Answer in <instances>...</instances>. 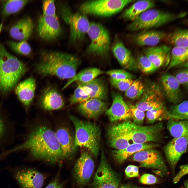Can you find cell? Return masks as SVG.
<instances>
[{
	"instance_id": "obj_11",
	"label": "cell",
	"mask_w": 188,
	"mask_h": 188,
	"mask_svg": "<svg viewBox=\"0 0 188 188\" xmlns=\"http://www.w3.org/2000/svg\"><path fill=\"white\" fill-rule=\"evenodd\" d=\"M133 161L139 163L142 167L157 169L163 174L168 173L167 168L160 153L154 148L142 150L133 155Z\"/></svg>"
},
{
	"instance_id": "obj_31",
	"label": "cell",
	"mask_w": 188,
	"mask_h": 188,
	"mask_svg": "<svg viewBox=\"0 0 188 188\" xmlns=\"http://www.w3.org/2000/svg\"><path fill=\"white\" fill-rule=\"evenodd\" d=\"M78 83L83 86L90 98L102 100L107 98V87L102 80L96 78L88 82Z\"/></svg>"
},
{
	"instance_id": "obj_19",
	"label": "cell",
	"mask_w": 188,
	"mask_h": 188,
	"mask_svg": "<svg viewBox=\"0 0 188 188\" xmlns=\"http://www.w3.org/2000/svg\"><path fill=\"white\" fill-rule=\"evenodd\" d=\"M63 158L69 159L74 155L77 147L75 139L69 129L64 127L59 128L55 132Z\"/></svg>"
},
{
	"instance_id": "obj_36",
	"label": "cell",
	"mask_w": 188,
	"mask_h": 188,
	"mask_svg": "<svg viewBox=\"0 0 188 188\" xmlns=\"http://www.w3.org/2000/svg\"><path fill=\"white\" fill-rule=\"evenodd\" d=\"M170 61L167 70L187 61L188 48L174 46L171 49Z\"/></svg>"
},
{
	"instance_id": "obj_16",
	"label": "cell",
	"mask_w": 188,
	"mask_h": 188,
	"mask_svg": "<svg viewBox=\"0 0 188 188\" xmlns=\"http://www.w3.org/2000/svg\"><path fill=\"white\" fill-rule=\"evenodd\" d=\"M188 136L174 138L165 146L164 151L168 161L174 168L187 147Z\"/></svg>"
},
{
	"instance_id": "obj_25",
	"label": "cell",
	"mask_w": 188,
	"mask_h": 188,
	"mask_svg": "<svg viewBox=\"0 0 188 188\" xmlns=\"http://www.w3.org/2000/svg\"><path fill=\"white\" fill-rule=\"evenodd\" d=\"M34 24L29 17H26L17 21L10 28L11 36L16 40L26 41L30 37L33 31Z\"/></svg>"
},
{
	"instance_id": "obj_18",
	"label": "cell",
	"mask_w": 188,
	"mask_h": 188,
	"mask_svg": "<svg viewBox=\"0 0 188 188\" xmlns=\"http://www.w3.org/2000/svg\"><path fill=\"white\" fill-rule=\"evenodd\" d=\"M113 102L106 114L112 122L124 120L131 118L129 106L126 103L121 95L119 93L113 94Z\"/></svg>"
},
{
	"instance_id": "obj_46",
	"label": "cell",
	"mask_w": 188,
	"mask_h": 188,
	"mask_svg": "<svg viewBox=\"0 0 188 188\" xmlns=\"http://www.w3.org/2000/svg\"><path fill=\"white\" fill-rule=\"evenodd\" d=\"M43 15L48 16H56L54 0H44L42 4Z\"/></svg>"
},
{
	"instance_id": "obj_5",
	"label": "cell",
	"mask_w": 188,
	"mask_h": 188,
	"mask_svg": "<svg viewBox=\"0 0 188 188\" xmlns=\"http://www.w3.org/2000/svg\"><path fill=\"white\" fill-rule=\"evenodd\" d=\"M186 15L185 12L175 14L160 10L151 8L144 11L127 26L131 31L149 30L158 27Z\"/></svg>"
},
{
	"instance_id": "obj_39",
	"label": "cell",
	"mask_w": 188,
	"mask_h": 188,
	"mask_svg": "<svg viewBox=\"0 0 188 188\" xmlns=\"http://www.w3.org/2000/svg\"><path fill=\"white\" fill-rule=\"evenodd\" d=\"M145 88L142 83L139 80L134 81L124 93L125 96L132 99L140 98L143 94Z\"/></svg>"
},
{
	"instance_id": "obj_53",
	"label": "cell",
	"mask_w": 188,
	"mask_h": 188,
	"mask_svg": "<svg viewBox=\"0 0 188 188\" xmlns=\"http://www.w3.org/2000/svg\"><path fill=\"white\" fill-rule=\"evenodd\" d=\"M183 188V187H182V188Z\"/></svg>"
},
{
	"instance_id": "obj_14",
	"label": "cell",
	"mask_w": 188,
	"mask_h": 188,
	"mask_svg": "<svg viewBox=\"0 0 188 188\" xmlns=\"http://www.w3.org/2000/svg\"><path fill=\"white\" fill-rule=\"evenodd\" d=\"M16 137V124L7 111L0 109V150L8 148Z\"/></svg>"
},
{
	"instance_id": "obj_24",
	"label": "cell",
	"mask_w": 188,
	"mask_h": 188,
	"mask_svg": "<svg viewBox=\"0 0 188 188\" xmlns=\"http://www.w3.org/2000/svg\"><path fill=\"white\" fill-rule=\"evenodd\" d=\"M166 34L163 31L149 30H142L134 35L132 40L138 46H155L164 39Z\"/></svg>"
},
{
	"instance_id": "obj_12",
	"label": "cell",
	"mask_w": 188,
	"mask_h": 188,
	"mask_svg": "<svg viewBox=\"0 0 188 188\" xmlns=\"http://www.w3.org/2000/svg\"><path fill=\"white\" fill-rule=\"evenodd\" d=\"M141 97L135 106L144 112L164 106L163 94L159 86L155 84H152L145 89Z\"/></svg>"
},
{
	"instance_id": "obj_33",
	"label": "cell",
	"mask_w": 188,
	"mask_h": 188,
	"mask_svg": "<svg viewBox=\"0 0 188 188\" xmlns=\"http://www.w3.org/2000/svg\"><path fill=\"white\" fill-rule=\"evenodd\" d=\"M187 30L179 29L166 34L164 39L175 46L188 48Z\"/></svg>"
},
{
	"instance_id": "obj_17",
	"label": "cell",
	"mask_w": 188,
	"mask_h": 188,
	"mask_svg": "<svg viewBox=\"0 0 188 188\" xmlns=\"http://www.w3.org/2000/svg\"><path fill=\"white\" fill-rule=\"evenodd\" d=\"M14 175L21 188H41L44 180L41 173L33 168L18 169Z\"/></svg>"
},
{
	"instance_id": "obj_41",
	"label": "cell",
	"mask_w": 188,
	"mask_h": 188,
	"mask_svg": "<svg viewBox=\"0 0 188 188\" xmlns=\"http://www.w3.org/2000/svg\"><path fill=\"white\" fill-rule=\"evenodd\" d=\"M7 44L13 51L19 54L27 55L31 52V48L26 41L19 42L9 41L7 42Z\"/></svg>"
},
{
	"instance_id": "obj_52",
	"label": "cell",
	"mask_w": 188,
	"mask_h": 188,
	"mask_svg": "<svg viewBox=\"0 0 188 188\" xmlns=\"http://www.w3.org/2000/svg\"><path fill=\"white\" fill-rule=\"evenodd\" d=\"M118 188H144L143 187L134 186L130 184H123L121 185Z\"/></svg>"
},
{
	"instance_id": "obj_1",
	"label": "cell",
	"mask_w": 188,
	"mask_h": 188,
	"mask_svg": "<svg viewBox=\"0 0 188 188\" xmlns=\"http://www.w3.org/2000/svg\"><path fill=\"white\" fill-rule=\"evenodd\" d=\"M25 132L21 136V143L2 152L5 156L12 153L26 151L35 159L52 163L63 158L55 133L44 125L29 126L23 124Z\"/></svg>"
},
{
	"instance_id": "obj_51",
	"label": "cell",
	"mask_w": 188,
	"mask_h": 188,
	"mask_svg": "<svg viewBox=\"0 0 188 188\" xmlns=\"http://www.w3.org/2000/svg\"><path fill=\"white\" fill-rule=\"evenodd\" d=\"M44 188H63L62 183L59 181L58 178H56Z\"/></svg>"
},
{
	"instance_id": "obj_13",
	"label": "cell",
	"mask_w": 188,
	"mask_h": 188,
	"mask_svg": "<svg viewBox=\"0 0 188 188\" xmlns=\"http://www.w3.org/2000/svg\"><path fill=\"white\" fill-rule=\"evenodd\" d=\"M95 167L93 160L90 153L82 152L75 162L73 169L74 177L79 185L84 186L89 181Z\"/></svg>"
},
{
	"instance_id": "obj_3",
	"label": "cell",
	"mask_w": 188,
	"mask_h": 188,
	"mask_svg": "<svg viewBox=\"0 0 188 188\" xmlns=\"http://www.w3.org/2000/svg\"><path fill=\"white\" fill-rule=\"evenodd\" d=\"M27 71L25 64L8 52L0 42V92L8 93Z\"/></svg>"
},
{
	"instance_id": "obj_32",
	"label": "cell",
	"mask_w": 188,
	"mask_h": 188,
	"mask_svg": "<svg viewBox=\"0 0 188 188\" xmlns=\"http://www.w3.org/2000/svg\"><path fill=\"white\" fill-rule=\"evenodd\" d=\"M103 73V71L96 68H90L83 70L70 79L63 87L62 90L64 89L75 81L86 83L91 81Z\"/></svg>"
},
{
	"instance_id": "obj_15",
	"label": "cell",
	"mask_w": 188,
	"mask_h": 188,
	"mask_svg": "<svg viewBox=\"0 0 188 188\" xmlns=\"http://www.w3.org/2000/svg\"><path fill=\"white\" fill-rule=\"evenodd\" d=\"M38 32L42 39L48 41L54 40L61 35L62 28L57 16L42 15L38 22Z\"/></svg>"
},
{
	"instance_id": "obj_7",
	"label": "cell",
	"mask_w": 188,
	"mask_h": 188,
	"mask_svg": "<svg viewBox=\"0 0 188 188\" xmlns=\"http://www.w3.org/2000/svg\"><path fill=\"white\" fill-rule=\"evenodd\" d=\"M122 123L130 140L133 143L157 142L161 139L163 127L161 122L147 126L138 125L130 121Z\"/></svg>"
},
{
	"instance_id": "obj_49",
	"label": "cell",
	"mask_w": 188,
	"mask_h": 188,
	"mask_svg": "<svg viewBox=\"0 0 188 188\" xmlns=\"http://www.w3.org/2000/svg\"><path fill=\"white\" fill-rule=\"evenodd\" d=\"M125 172L126 175L128 177H137L139 175V168L136 166L130 165L125 169Z\"/></svg>"
},
{
	"instance_id": "obj_30",
	"label": "cell",
	"mask_w": 188,
	"mask_h": 188,
	"mask_svg": "<svg viewBox=\"0 0 188 188\" xmlns=\"http://www.w3.org/2000/svg\"><path fill=\"white\" fill-rule=\"evenodd\" d=\"M155 5L154 1L140 0L134 3L121 14V17L125 20L133 21L143 13L152 8Z\"/></svg>"
},
{
	"instance_id": "obj_28",
	"label": "cell",
	"mask_w": 188,
	"mask_h": 188,
	"mask_svg": "<svg viewBox=\"0 0 188 188\" xmlns=\"http://www.w3.org/2000/svg\"><path fill=\"white\" fill-rule=\"evenodd\" d=\"M42 107L47 110H54L62 108L64 104L61 96L55 89L49 87L43 94L40 98Z\"/></svg>"
},
{
	"instance_id": "obj_35",
	"label": "cell",
	"mask_w": 188,
	"mask_h": 188,
	"mask_svg": "<svg viewBox=\"0 0 188 188\" xmlns=\"http://www.w3.org/2000/svg\"><path fill=\"white\" fill-rule=\"evenodd\" d=\"M30 1L27 0H7L2 1V14L6 17L16 13Z\"/></svg>"
},
{
	"instance_id": "obj_40",
	"label": "cell",
	"mask_w": 188,
	"mask_h": 188,
	"mask_svg": "<svg viewBox=\"0 0 188 188\" xmlns=\"http://www.w3.org/2000/svg\"><path fill=\"white\" fill-rule=\"evenodd\" d=\"M136 65L143 73H149L155 71L157 69L145 55H141L136 60Z\"/></svg>"
},
{
	"instance_id": "obj_34",
	"label": "cell",
	"mask_w": 188,
	"mask_h": 188,
	"mask_svg": "<svg viewBox=\"0 0 188 188\" xmlns=\"http://www.w3.org/2000/svg\"><path fill=\"white\" fill-rule=\"evenodd\" d=\"M167 128L171 135L174 138L188 135L187 120H168Z\"/></svg>"
},
{
	"instance_id": "obj_42",
	"label": "cell",
	"mask_w": 188,
	"mask_h": 188,
	"mask_svg": "<svg viewBox=\"0 0 188 188\" xmlns=\"http://www.w3.org/2000/svg\"><path fill=\"white\" fill-rule=\"evenodd\" d=\"M90 98L83 87L79 84L74 94L69 99V101L70 105H73L80 103Z\"/></svg>"
},
{
	"instance_id": "obj_47",
	"label": "cell",
	"mask_w": 188,
	"mask_h": 188,
	"mask_svg": "<svg viewBox=\"0 0 188 188\" xmlns=\"http://www.w3.org/2000/svg\"><path fill=\"white\" fill-rule=\"evenodd\" d=\"M180 84L187 86L188 80V70L185 68L178 72L174 76Z\"/></svg>"
},
{
	"instance_id": "obj_50",
	"label": "cell",
	"mask_w": 188,
	"mask_h": 188,
	"mask_svg": "<svg viewBox=\"0 0 188 188\" xmlns=\"http://www.w3.org/2000/svg\"><path fill=\"white\" fill-rule=\"evenodd\" d=\"M180 168V170L173 179V182L174 184L177 183L183 176L188 173L187 164L181 165Z\"/></svg>"
},
{
	"instance_id": "obj_23",
	"label": "cell",
	"mask_w": 188,
	"mask_h": 188,
	"mask_svg": "<svg viewBox=\"0 0 188 188\" xmlns=\"http://www.w3.org/2000/svg\"><path fill=\"white\" fill-rule=\"evenodd\" d=\"M107 103L102 99L90 98L79 103L78 109L83 114L89 118H97L106 109Z\"/></svg>"
},
{
	"instance_id": "obj_8",
	"label": "cell",
	"mask_w": 188,
	"mask_h": 188,
	"mask_svg": "<svg viewBox=\"0 0 188 188\" xmlns=\"http://www.w3.org/2000/svg\"><path fill=\"white\" fill-rule=\"evenodd\" d=\"M91 41L87 51L90 54L101 56L108 53L110 44L109 33L101 24L90 22L87 34Z\"/></svg>"
},
{
	"instance_id": "obj_4",
	"label": "cell",
	"mask_w": 188,
	"mask_h": 188,
	"mask_svg": "<svg viewBox=\"0 0 188 188\" xmlns=\"http://www.w3.org/2000/svg\"><path fill=\"white\" fill-rule=\"evenodd\" d=\"M70 119L75 130L74 138L75 146L85 148L95 156L99 150L100 131L95 124L84 121L70 115Z\"/></svg>"
},
{
	"instance_id": "obj_44",
	"label": "cell",
	"mask_w": 188,
	"mask_h": 188,
	"mask_svg": "<svg viewBox=\"0 0 188 188\" xmlns=\"http://www.w3.org/2000/svg\"><path fill=\"white\" fill-rule=\"evenodd\" d=\"M131 118L132 119L133 123L140 126L143 124L145 118L144 112L139 110L135 106L131 105L129 106Z\"/></svg>"
},
{
	"instance_id": "obj_22",
	"label": "cell",
	"mask_w": 188,
	"mask_h": 188,
	"mask_svg": "<svg viewBox=\"0 0 188 188\" xmlns=\"http://www.w3.org/2000/svg\"><path fill=\"white\" fill-rule=\"evenodd\" d=\"M111 50L120 64L125 68L131 69L136 65V60L130 51L121 40L116 38L112 44Z\"/></svg>"
},
{
	"instance_id": "obj_9",
	"label": "cell",
	"mask_w": 188,
	"mask_h": 188,
	"mask_svg": "<svg viewBox=\"0 0 188 188\" xmlns=\"http://www.w3.org/2000/svg\"><path fill=\"white\" fill-rule=\"evenodd\" d=\"M61 16L70 28V40L75 43L82 41L87 34L90 22L85 15L80 13H73L64 6L61 11Z\"/></svg>"
},
{
	"instance_id": "obj_20",
	"label": "cell",
	"mask_w": 188,
	"mask_h": 188,
	"mask_svg": "<svg viewBox=\"0 0 188 188\" xmlns=\"http://www.w3.org/2000/svg\"><path fill=\"white\" fill-rule=\"evenodd\" d=\"M36 87L35 80L31 77L20 82L15 89V93L27 111L33 99Z\"/></svg>"
},
{
	"instance_id": "obj_38",
	"label": "cell",
	"mask_w": 188,
	"mask_h": 188,
	"mask_svg": "<svg viewBox=\"0 0 188 188\" xmlns=\"http://www.w3.org/2000/svg\"><path fill=\"white\" fill-rule=\"evenodd\" d=\"M146 115L147 122L150 124H152L158 120L169 119L168 111L165 106L159 109L147 111Z\"/></svg>"
},
{
	"instance_id": "obj_37",
	"label": "cell",
	"mask_w": 188,
	"mask_h": 188,
	"mask_svg": "<svg viewBox=\"0 0 188 188\" xmlns=\"http://www.w3.org/2000/svg\"><path fill=\"white\" fill-rule=\"evenodd\" d=\"M188 105V101H185L179 104L172 107L168 111L169 119L187 120Z\"/></svg>"
},
{
	"instance_id": "obj_48",
	"label": "cell",
	"mask_w": 188,
	"mask_h": 188,
	"mask_svg": "<svg viewBox=\"0 0 188 188\" xmlns=\"http://www.w3.org/2000/svg\"><path fill=\"white\" fill-rule=\"evenodd\" d=\"M140 182L143 184L151 185L158 182L157 178L154 175L148 173L142 175L139 179Z\"/></svg>"
},
{
	"instance_id": "obj_29",
	"label": "cell",
	"mask_w": 188,
	"mask_h": 188,
	"mask_svg": "<svg viewBox=\"0 0 188 188\" xmlns=\"http://www.w3.org/2000/svg\"><path fill=\"white\" fill-rule=\"evenodd\" d=\"M158 146L157 144L146 143H133L125 148L113 151V155L115 160L119 163L124 162L130 156L142 150L154 148Z\"/></svg>"
},
{
	"instance_id": "obj_45",
	"label": "cell",
	"mask_w": 188,
	"mask_h": 188,
	"mask_svg": "<svg viewBox=\"0 0 188 188\" xmlns=\"http://www.w3.org/2000/svg\"><path fill=\"white\" fill-rule=\"evenodd\" d=\"M110 81L111 85L115 88L121 91H126L134 82L131 79L116 80L111 78Z\"/></svg>"
},
{
	"instance_id": "obj_27",
	"label": "cell",
	"mask_w": 188,
	"mask_h": 188,
	"mask_svg": "<svg viewBox=\"0 0 188 188\" xmlns=\"http://www.w3.org/2000/svg\"><path fill=\"white\" fill-rule=\"evenodd\" d=\"M161 83L165 96L171 102L176 103L180 100L181 93L180 84L174 76L166 74L161 79Z\"/></svg>"
},
{
	"instance_id": "obj_26",
	"label": "cell",
	"mask_w": 188,
	"mask_h": 188,
	"mask_svg": "<svg viewBox=\"0 0 188 188\" xmlns=\"http://www.w3.org/2000/svg\"><path fill=\"white\" fill-rule=\"evenodd\" d=\"M171 49V47L162 45L149 47L144 50V52L145 55L157 69L168 59Z\"/></svg>"
},
{
	"instance_id": "obj_43",
	"label": "cell",
	"mask_w": 188,
	"mask_h": 188,
	"mask_svg": "<svg viewBox=\"0 0 188 188\" xmlns=\"http://www.w3.org/2000/svg\"><path fill=\"white\" fill-rule=\"evenodd\" d=\"M106 73L110 76L111 78L116 80L125 79H132L133 75L129 72L122 69H115L108 70Z\"/></svg>"
},
{
	"instance_id": "obj_2",
	"label": "cell",
	"mask_w": 188,
	"mask_h": 188,
	"mask_svg": "<svg viewBox=\"0 0 188 188\" xmlns=\"http://www.w3.org/2000/svg\"><path fill=\"white\" fill-rule=\"evenodd\" d=\"M80 63V59L73 55L46 51L42 53L36 70L44 76L53 75L62 79H70L76 74Z\"/></svg>"
},
{
	"instance_id": "obj_21",
	"label": "cell",
	"mask_w": 188,
	"mask_h": 188,
	"mask_svg": "<svg viewBox=\"0 0 188 188\" xmlns=\"http://www.w3.org/2000/svg\"><path fill=\"white\" fill-rule=\"evenodd\" d=\"M107 134L110 145L116 150L124 149L130 144V139L122 123L111 127Z\"/></svg>"
},
{
	"instance_id": "obj_6",
	"label": "cell",
	"mask_w": 188,
	"mask_h": 188,
	"mask_svg": "<svg viewBox=\"0 0 188 188\" xmlns=\"http://www.w3.org/2000/svg\"><path fill=\"white\" fill-rule=\"evenodd\" d=\"M133 0H94L86 1L79 8L83 15L103 17L111 16L120 11Z\"/></svg>"
},
{
	"instance_id": "obj_10",
	"label": "cell",
	"mask_w": 188,
	"mask_h": 188,
	"mask_svg": "<svg viewBox=\"0 0 188 188\" xmlns=\"http://www.w3.org/2000/svg\"><path fill=\"white\" fill-rule=\"evenodd\" d=\"M119 183L118 176L102 150L100 162L93 177L92 188H118Z\"/></svg>"
}]
</instances>
